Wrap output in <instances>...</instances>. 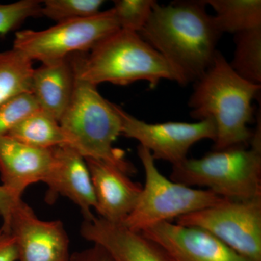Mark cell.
I'll use <instances>...</instances> for the list:
<instances>
[{"label":"cell","instance_id":"1","mask_svg":"<svg viewBox=\"0 0 261 261\" xmlns=\"http://www.w3.org/2000/svg\"><path fill=\"white\" fill-rule=\"evenodd\" d=\"M205 0L156 2L139 34L171 65L180 85L195 82L210 68L222 34Z\"/></svg>","mask_w":261,"mask_h":261},{"label":"cell","instance_id":"2","mask_svg":"<svg viewBox=\"0 0 261 261\" xmlns=\"http://www.w3.org/2000/svg\"><path fill=\"white\" fill-rule=\"evenodd\" d=\"M195 83L188 102L190 115L198 121L215 122L214 150L248 147L253 137L248 128L253 116L252 102L261 85L237 74L219 51L210 68Z\"/></svg>","mask_w":261,"mask_h":261},{"label":"cell","instance_id":"3","mask_svg":"<svg viewBox=\"0 0 261 261\" xmlns=\"http://www.w3.org/2000/svg\"><path fill=\"white\" fill-rule=\"evenodd\" d=\"M75 77L97 86L108 82L126 86L138 81L154 88L162 80L180 84L176 72L138 33L120 30L89 51L71 58Z\"/></svg>","mask_w":261,"mask_h":261},{"label":"cell","instance_id":"4","mask_svg":"<svg viewBox=\"0 0 261 261\" xmlns=\"http://www.w3.org/2000/svg\"><path fill=\"white\" fill-rule=\"evenodd\" d=\"M68 145L84 159L111 163L123 172H135L124 152L113 147L121 135L122 122L114 103L98 92L97 86L75 77L74 91L69 106L59 121Z\"/></svg>","mask_w":261,"mask_h":261},{"label":"cell","instance_id":"5","mask_svg":"<svg viewBox=\"0 0 261 261\" xmlns=\"http://www.w3.org/2000/svg\"><path fill=\"white\" fill-rule=\"evenodd\" d=\"M170 179L204 187L222 198L248 200L261 197V147L213 151L200 159L172 166Z\"/></svg>","mask_w":261,"mask_h":261},{"label":"cell","instance_id":"6","mask_svg":"<svg viewBox=\"0 0 261 261\" xmlns=\"http://www.w3.org/2000/svg\"><path fill=\"white\" fill-rule=\"evenodd\" d=\"M137 154L145 170V182L135 208L123 223L130 231L142 233L225 200L209 190L194 189L166 178L145 147L139 145Z\"/></svg>","mask_w":261,"mask_h":261},{"label":"cell","instance_id":"7","mask_svg":"<svg viewBox=\"0 0 261 261\" xmlns=\"http://www.w3.org/2000/svg\"><path fill=\"white\" fill-rule=\"evenodd\" d=\"M113 8L89 18L56 23L42 31L15 34L13 47L32 61H60L75 53H85L120 30Z\"/></svg>","mask_w":261,"mask_h":261},{"label":"cell","instance_id":"8","mask_svg":"<svg viewBox=\"0 0 261 261\" xmlns=\"http://www.w3.org/2000/svg\"><path fill=\"white\" fill-rule=\"evenodd\" d=\"M176 224L200 228L245 258L261 261V197L225 199L217 205L178 218Z\"/></svg>","mask_w":261,"mask_h":261},{"label":"cell","instance_id":"9","mask_svg":"<svg viewBox=\"0 0 261 261\" xmlns=\"http://www.w3.org/2000/svg\"><path fill=\"white\" fill-rule=\"evenodd\" d=\"M115 108L122 122L121 135L140 142L139 145L148 149L154 161L178 164L187 159V153L197 142H214L216 139V124L211 119L150 123L135 118L116 104Z\"/></svg>","mask_w":261,"mask_h":261},{"label":"cell","instance_id":"10","mask_svg":"<svg viewBox=\"0 0 261 261\" xmlns=\"http://www.w3.org/2000/svg\"><path fill=\"white\" fill-rule=\"evenodd\" d=\"M8 232L14 237L18 261H70V240L63 222L39 219L22 199L13 207Z\"/></svg>","mask_w":261,"mask_h":261},{"label":"cell","instance_id":"11","mask_svg":"<svg viewBox=\"0 0 261 261\" xmlns=\"http://www.w3.org/2000/svg\"><path fill=\"white\" fill-rule=\"evenodd\" d=\"M171 261H251L200 228L165 222L142 233Z\"/></svg>","mask_w":261,"mask_h":261},{"label":"cell","instance_id":"12","mask_svg":"<svg viewBox=\"0 0 261 261\" xmlns=\"http://www.w3.org/2000/svg\"><path fill=\"white\" fill-rule=\"evenodd\" d=\"M90 173L99 217L123 224L135 208L142 186L127 173L100 160L84 159Z\"/></svg>","mask_w":261,"mask_h":261},{"label":"cell","instance_id":"13","mask_svg":"<svg viewBox=\"0 0 261 261\" xmlns=\"http://www.w3.org/2000/svg\"><path fill=\"white\" fill-rule=\"evenodd\" d=\"M53 149L35 148L8 136L0 137L2 186L15 200L21 199L30 185L44 183L54 163Z\"/></svg>","mask_w":261,"mask_h":261},{"label":"cell","instance_id":"14","mask_svg":"<svg viewBox=\"0 0 261 261\" xmlns=\"http://www.w3.org/2000/svg\"><path fill=\"white\" fill-rule=\"evenodd\" d=\"M54 163L44 183L48 187L47 200L57 195L67 197L80 207L84 221L93 219L96 200L90 173L83 156L68 145L53 149Z\"/></svg>","mask_w":261,"mask_h":261},{"label":"cell","instance_id":"15","mask_svg":"<svg viewBox=\"0 0 261 261\" xmlns=\"http://www.w3.org/2000/svg\"><path fill=\"white\" fill-rule=\"evenodd\" d=\"M81 233L105 249L114 261H171L161 247L142 233L100 217L84 221Z\"/></svg>","mask_w":261,"mask_h":261},{"label":"cell","instance_id":"16","mask_svg":"<svg viewBox=\"0 0 261 261\" xmlns=\"http://www.w3.org/2000/svg\"><path fill=\"white\" fill-rule=\"evenodd\" d=\"M75 74L71 58L42 63L33 72L32 89L38 106L59 121L69 106Z\"/></svg>","mask_w":261,"mask_h":261},{"label":"cell","instance_id":"17","mask_svg":"<svg viewBox=\"0 0 261 261\" xmlns=\"http://www.w3.org/2000/svg\"><path fill=\"white\" fill-rule=\"evenodd\" d=\"M7 136L35 148L49 149L68 145L59 121L42 110L24 118Z\"/></svg>","mask_w":261,"mask_h":261},{"label":"cell","instance_id":"18","mask_svg":"<svg viewBox=\"0 0 261 261\" xmlns=\"http://www.w3.org/2000/svg\"><path fill=\"white\" fill-rule=\"evenodd\" d=\"M216 12L215 21L221 34H236L261 27L260 0H205Z\"/></svg>","mask_w":261,"mask_h":261},{"label":"cell","instance_id":"19","mask_svg":"<svg viewBox=\"0 0 261 261\" xmlns=\"http://www.w3.org/2000/svg\"><path fill=\"white\" fill-rule=\"evenodd\" d=\"M33 61L21 51H0V106L12 98L31 93Z\"/></svg>","mask_w":261,"mask_h":261},{"label":"cell","instance_id":"20","mask_svg":"<svg viewBox=\"0 0 261 261\" xmlns=\"http://www.w3.org/2000/svg\"><path fill=\"white\" fill-rule=\"evenodd\" d=\"M231 68L242 79L261 85V27L234 34Z\"/></svg>","mask_w":261,"mask_h":261},{"label":"cell","instance_id":"21","mask_svg":"<svg viewBox=\"0 0 261 261\" xmlns=\"http://www.w3.org/2000/svg\"><path fill=\"white\" fill-rule=\"evenodd\" d=\"M104 3L102 0H46L41 15L57 23L89 18L98 14Z\"/></svg>","mask_w":261,"mask_h":261},{"label":"cell","instance_id":"22","mask_svg":"<svg viewBox=\"0 0 261 261\" xmlns=\"http://www.w3.org/2000/svg\"><path fill=\"white\" fill-rule=\"evenodd\" d=\"M156 1L153 0H116L115 15L120 29L140 33L150 16Z\"/></svg>","mask_w":261,"mask_h":261},{"label":"cell","instance_id":"23","mask_svg":"<svg viewBox=\"0 0 261 261\" xmlns=\"http://www.w3.org/2000/svg\"><path fill=\"white\" fill-rule=\"evenodd\" d=\"M41 110L32 93H23L0 106V137L8 135L22 120Z\"/></svg>","mask_w":261,"mask_h":261},{"label":"cell","instance_id":"24","mask_svg":"<svg viewBox=\"0 0 261 261\" xmlns=\"http://www.w3.org/2000/svg\"><path fill=\"white\" fill-rule=\"evenodd\" d=\"M42 2L20 0L0 4V37L18 28L27 19L41 15Z\"/></svg>","mask_w":261,"mask_h":261},{"label":"cell","instance_id":"25","mask_svg":"<svg viewBox=\"0 0 261 261\" xmlns=\"http://www.w3.org/2000/svg\"><path fill=\"white\" fill-rule=\"evenodd\" d=\"M0 261H18L14 237L0 228Z\"/></svg>","mask_w":261,"mask_h":261},{"label":"cell","instance_id":"26","mask_svg":"<svg viewBox=\"0 0 261 261\" xmlns=\"http://www.w3.org/2000/svg\"><path fill=\"white\" fill-rule=\"evenodd\" d=\"M70 261H114L105 249L97 245L74 252L70 257Z\"/></svg>","mask_w":261,"mask_h":261},{"label":"cell","instance_id":"27","mask_svg":"<svg viewBox=\"0 0 261 261\" xmlns=\"http://www.w3.org/2000/svg\"><path fill=\"white\" fill-rule=\"evenodd\" d=\"M18 201L12 197L4 187L0 185V216L3 219V226L1 228L6 232H8L9 229L10 218L13 207Z\"/></svg>","mask_w":261,"mask_h":261}]
</instances>
